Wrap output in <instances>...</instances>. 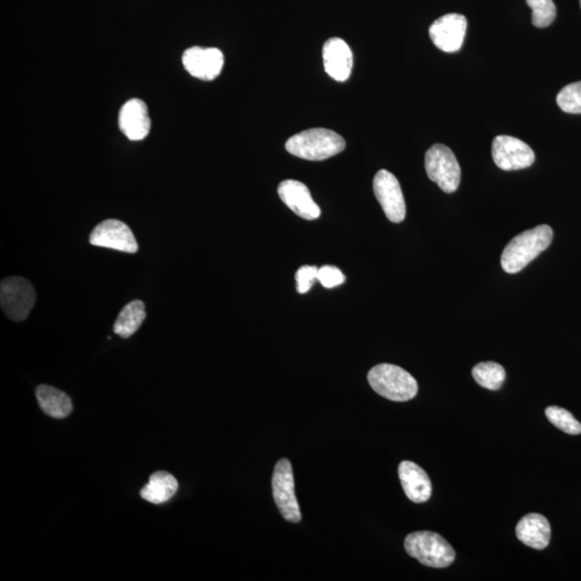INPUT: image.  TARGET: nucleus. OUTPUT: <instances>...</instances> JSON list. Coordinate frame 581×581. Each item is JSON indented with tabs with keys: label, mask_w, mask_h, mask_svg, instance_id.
<instances>
[{
	"label": "nucleus",
	"mask_w": 581,
	"mask_h": 581,
	"mask_svg": "<svg viewBox=\"0 0 581 581\" xmlns=\"http://www.w3.org/2000/svg\"><path fill=\"white\" fill-rule=\"evenodd\" d=\"M580 7H581V0H580Z\"/></svg>",
	"instance_id": "27"
},
{
	"label": "nucleus",
	"mask_w": 581,
	"mask_h": 581,
	"mask_svg": "<svg viewBox=\"0 0 581 581\" xmlns=\"http://www.w3.org/2000/svg\"><path fill=\"white\" fill-rule=\"evenodd\" d=\"M318 280L326 289H333L345 282L346 277L334 266H323L318 271Z\"/></svg>",
	"instance_id": "25"
},
{
	"label": "nucleus",
	"mask_w": 581,
	"mask_h": 581,
	"mask_svg": "<svg viewBox=\"0 0 581 581\" xmlns=\"http://www.w3.org/2000/svg\"><path fill=\"white\" fill-rule=\"evenodd\" d=\"M36 302V292L23 277H9L0 285V304L10 320L21 322L27 319Z\"/></svg>",
	"instance_id": "5"
},
{
	"label": "nucleus",
	"mask_w": 581,
	"mask_h": 581,
	"mask_svg": "<svg viewBox=\"0 0 581 581\" xmlns=\"http://www.w3.org/2000/svg\"><path fill=\"white\" fill-rule=\"evenodd\" d=\"M373 390L393 402L412 400L418 393V383L411 373L392 364H379L368 373Z\"/></svg>",
	"instance_id": "3"
},
{
	"label": "nucleus",
	"mask_w": 581,
	"mask_h": 581,
	"mask_svg": "<svg viewBox=\"0 0 581 581\" xmlns=\"http://www.w3.org/2000/svg\"><path fill=\"white\" fill-rule=\"evenodd\" d=\"M90 245L108 247L128 254H136L138 251L137 240L128 225L119 220L110 219L103 221L90 236Z\"/></svg>",
	"instance_id": "10"
},
{
	"label": "nucleus",
	"mask_w": 581,
	"mask_h": 581,
	"mask_svg": "<svg viewBox=\"0 0 581 581\" xmlns=\"http://www.w3.org/2000/svg\"><path fill=\"white\" fill-rule=\"evenodd\" d=\"M554 232L549 225L524 231L505 247L501 265L507 274H517L552 245Z\"/></svg>",
	"instance_id": "1"
},
{
	"label": "nucleus",
	"mask_w": 581,
	"mask_h": 581,
	"mask_svg": "<svg viewBox=\"0 0 581 581\" xmlns=\"http://www.w3.org/2000/svg\"><path fill=\"white\" fill-rule=\"evenodd\" d=\"M404 492L413 503L428 502L432 495V483L428 475L416 463L403 461L398 467Z\"/></svg>",
	"instance_id": "16"
},
{
	"label": "nucleus",
	"mask_w": 581,
	"mask_h": 581,
	"mask_svg": "<svg viewBox=\"0 0 581 581\" xmlns=\"http://www.w3.org/2000/svg\"><path fill=\"white\" fill-rule=\"evenodd\" d=\"M373 193L383 212L393 224H401L406 216V204L400 182L386 169L379 170L373 178Z\"/></svg>",
	"instance_id": "8"
},
{
	"label": "nucleus",
	"mask_w": 581,
	"mask_h": 581,
	"mask_svg": "<svg viewBox=\"0 0 581 581\" xmlns=\"http://www.w3.org/2000/svg\"><path fill=\"white\" fill-rule=\"evenodd\" d=\"M426 170L429 179L441 188L444 193L456 192L461 181V169L456 155L447 145L437 144L428 150Z\"/></svg>",
	"instance_id": "6"
},
{
	"label": "nucleus",
	"mask_w": 581,
	"mask_h": 581,
	"mask_svg": "<svg viewBox=\"0 0 581 581\" xmlns=\"http://www.w3.org/2000/svg\"><path fill=\"white\" fill-rule=\"evenodd\" d=\"M36 396L40 408L44 413L55 419L68 417L73 412V402L67 394L51 386L42 385L37 388Z\"/></svg>",
	"instance_id": "18"
},
{
	"label": "nucleus",
	"mask_w": 581,
	"mask_h": 581,
	"mask_svg": "<svg viewBox=\"0 0 581 581\" xmlns=\"http://www.w3.org/2000/svg\"><path fill=\"white\" fill-rule=\"evenodd\" d=\"M516 535L520 542L529 547L543 550L552 539V525L543 514H525L517 524Z\"/></svg>",
	"instance_id": "17"
},
{
	"label": "nucleus",
	"mask_w": 581,
	"mask_h": 581,
	"mask_svg": "<svg viewBox=\"0 0 581 581\" xmlns=\"http://www.w3.org/2000/svg\"><path fill=\"white\" fill-rule=\"evenodd\" d=\"M472 375L479 386L492 391L499 390L506 379V372L504 367L495 362L477 364L473 368Z\"/></svg>",
	"instance_id": "21"
},
{
	"label": "nucleus",
	"mask_w": 581,
	"mask_h": 581,
	"mask_svg": "<svg viewBox=\"0 0 581 581\" xmlns=\"http://www.w3.org/2000/svg\"><path fill=\"white\" fill-rule=\"evenodd\" d=\"M119 126L130 140L145 139L151 130V120L145 103L138 98L130 99L125 103L120 111Z\"/></svg>",
	"instance_id": "15"
},
{
	"label": "nucleus",
	"mask_w": 581,
	"mask_h": 581,
	"mask_svg": "<svg viewBox=\"0 0 581 581\" xmlns=\"http://www.w3.org/2000/svg\"><path fill=\"white\" fill-rule=\"evenodd\" d=\"M404 546L411 557L428 568H448L456 560L452 546L441 535L429 530L409 534Z\"/></svg>",
	"instance_id": "4"
},
{
	"label": "nucleus",
	"mask_w": 581,
	"mask_h": 581,
	"mask_svg": "<svg viewBox=\"0 0 581 581\" xmlns=\"http://www.w3.org/2000/svg\"><path fill=\"white\" fill-rule=\"evenodd\" d=\"M557 104L564 113L581 114V81L561 90L557 96Z\"/></svg>",
	"instance_id": "24"
},
{
	"label": "nucleus",
	"mask_w": 581,
	"mask_h": 581,
	"mask_svg": "<svg viewBox=\"0 0 581 581\" xmlns=\"http://www.w3.org/2000/svg\"><path fill=\"white\" fill-rule=\"evenodd\" d=\"M346 141L335 131L311 129L298 133L287 141V153L307 161H325L342 153Z\"/></svg>",
	"instance_id": "2"
},
{
	"label": "nucleus",
	"mask_w": 581,
	"mask_h": 581,
	"mask_svg": "<svg viewBox=\"0 0 581 581\" xmlns=\"http://www.w3.org/2000/svg\"><path fill=\"white\" fill-rule=\"evenodd\" d=\"M179 484L173 475L168 472H156L151 475L149 483L141 489V498L153 504L169 502L178 491Z\"/></svg>",
	"instance_id": "19"
},
{
	"label": "nucleus",
	"mask_w": 581,
	"mask_h": 581,
	"mask_svg": "<svg viewBox=\"0 0 581 581\" xmlns=\"http://www.w3.org/2000/svg\"><path fill=\"white\" fill-rule=\"evenodd\" d=\"M527 4L532 9V23L535 27L545 28L554 23L557 9L553 0H527Z\"/></svg>",
	"instance_id": "23"
},
{
	"label": "nucleus",
	"mask_w": 581,
	"mask_h": 581,
	"mask_svg": "<svg viewBox=\"0 0 581 581\" xmlns=\"http://www.w3.org/2000/svg\"><path fill=\"white\" fill-rule=\"evenodd\" d=\"M272 495L278 509L287 522L298 523L302 520L300 505H298L294 476L289 459H281L277 462L271 480Z\"/></svg>",
	"instance_id": "7"
},
{
	"label": "nucleus",
	"mask_w": 581,
	"mask_h": 581,
	"mask_svg": "<svg viewBox=\"0 0 581 581\" xmlns=\"http://www.w3.org/2000/svg\"><path fill=\"white\" fill-rule=\"evenodd\" d=\"M492 158L499 169L506 171L528 169L535 161L534 151L529 145L506 135L494 138Z\"/></svg>",
	"instance_id": "9"
},
{
	"label": "nucleus",
	"mask_w": 581,
	"mask_h": 581,
	"mask_svg": "<svg viewBox=\"0 0 581 581\" xmlns=\"http://www.w3.org/2000/svg\"><path fill=\"white\" fill-rule=\"evenodd\" d=\"M318 270L316 266H302L296 272L297 292L305 294L311 289L315 281L318 280Z\"/></svg>",
	"instance_id": "26"
},
{
	"label": "nucleus",
	"mask_w": 581,
	"mask_h": 581,
	"mask_svg": "<svg viewBox=\"0 0 581 581\" xmlns=\"http://www.w3.org/2000/svg\"><path fill=\"white\" fill-rule=\"evenodd\" d=\"M545 414L550 423L554 424L561 431L568 433L569 436H579L581 434V424L576 420L573 414L568 412L567 409L550 406L546 408Z\"/></svg>",
	"instance_id": "22"
},
{
	"label": "nucleus",
	"mask_w": 581,
	"mask_h": 581,
	"mask_svg": "<svg viewBox=\"0 0 581 581\" xmlns=\"http://www.w3.org/2000/svg\"><path fill=\"white\" fill-rule=\"evenodd\" d=\"M467 21L462 14L451 13L436 20L429 27L432 42L444 52L454 53L462 48Z\"/></svg>",
	"instance_id": "11"
},
{
	"label": "nucleus",
	"mask_w": 581,
	"mask_h": 581,
	"mask_svg": "<svg viewBox=\"0 0 581 581\" xmlns=\"http://www.w3.org/2000/svg\"><path fill=\"white\" fill-rule=\"evenodd\" d=\"M280 200L301 218L311 221L319 218L321 210L312 200L310 191L304 184L296 180L281 182L278 188Z\"/></svg>",
	"instance_id": "13"
},
{
	"label": "nucleus",
	"mask_w": 581,
	"mask_h": 581,
	"mask_svg": "<svg viewBox=\"0 0 581 581\" xmlns=\"http://www.w3.org/2000/svg\"><path fill=\"white\" fill-rule=\"evenodd\" d=\"M323 63L326 72L338 82H345L350 78L353 55L345 40L331 38L323 45Z\"/></svg>",
	"instance_id": "14"
},
{
	"label": "nucleus",
	"mask_w": 581,
	"mask_h": 581,
	"mask_svg": "<svg viewBox=\"0 0 581 581\" xmlns=\"http://www.w3.org/2000/svg\"><path fill=\"white\" fill-rule=\"evenodd\" d=\"M145 319V307L144 302L138 300L130 302L116 318L114 331L116 335L129 338L139 330Z\"/></svg>",
	"instance_id": "20"
},
{
	"label": "nucleus",
	"mask_w": 581,
	"mask_h": 581,
	"mask_svg": "<svg viewBox=\"0 0 581 581\" xmlns=\"http://www.w3.org/2000/svg\"><path fill=\"white\" fill-rule=\"evenodd\" d=\"M182 63L192 77L212 81L219 77L224 57L219 49L192 47L184 53Z\"/></svg>",
	"instance_id": "12"
}]
</instances>
